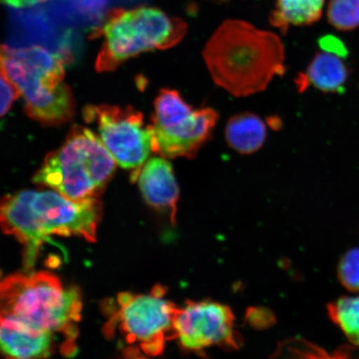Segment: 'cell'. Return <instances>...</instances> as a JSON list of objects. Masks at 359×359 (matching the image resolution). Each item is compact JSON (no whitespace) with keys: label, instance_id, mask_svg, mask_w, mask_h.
<instances>
[{"label":"cell","instance_id":"cell-1","mask_svg":"<svg viewBox=\"0 0 359 359\" xmlns=\"http://www.w3.org/2000/svg\"><path fill=\"white\" fill-rule=\"evenodd\" d=\"M214 83L235 97L264 91L285 73V48L279 36L249 22H222L202 52Z\"/></svg>","mask_w":359,"mask_h":359},{"label":"cell","instance_id":"cell-2","mask_svg":"<svg viewBox=\"0 0 359 359\" xmlns=\"http://www.w3.org/2000/svg\"><path fill=\"white\" fill-rule=\"evenodd\" d=\"M82 308L79 290L65 285L52 273H16L1 282L0 318L55 337L66 357L77 353L75 341Z\"/></svg>","mask_w":359,"mask_h":359},{"label":"cell","instance_id":"cell-3","mask_svg":"<svg viewBox=\"0 0 359 359\" xmlns=\"http://www.w3.org/2000/svg\"><path fill=\"white\" fill-rule=\"evenodd\" d=\"M102 205L97 198L74 201L56 191H24L4 196L0 221L6 234L25 245L27 264L52 236L97 239Z\"/></svg>","mask_w":359,"mask_h":359},{"label":"cell","instance_id":"cell-4","mask_svg":"<svg viewBox=\"0 0 359 359\" xmlns=\"http://www.w3.org/2000/svg\"><path fill=\"white\" fill-rule=\"evenodd\" d=\"M65 64L60 53L37 45L1 48V69L19 88L27 114L45 126L62 125L74 118V94L65 82Z\"/></svg>","mask_w":359,"mask_h":359},{"label":"cell","instance_id":"cell-5","mask_svg":"<svg viewBox=\"0 0 359 359\" xmlns=\"http://www.w3.org/2000/svg\"><path fill=\"white\" fill-rule=\"evenodd\" d=\"M116 163L101 139L76 125L64 144L46 156L34 182L51 187L71 200L97 198L114 175Z\"/></svg>","mask_w":359,"mask_h":359},{"label":"cell","instance_id":"cell-6","mask_svg":"<svg viewBox=\"0 0 359 359\" xmlns=\"http://www.w3.org/2000/svg\"><path fill=\"white\" fill-rule=\"evenodd\" d=\"M187 32L186 22L158 8L141 7L111 11L97 31L103 38L96 61L100 73L111 72L140 53L176 46Z\"/></svg>","mask_w":359,"mask_h":359},{"label":"cell","instance_id":"cell-7","mask_svg":"<svg viewBox=\"0 0 359 359\" xmlns=\"http://www.w3.org/2000/svg\"><path fill=\"white\" fill-rule=\"evenodd\" d=\"M164 295L161 287L149 294H118L105 333L109 337L119 334L125 356H158L168 341L176 339L174 322L178 307Z\"/></svg>","mask_w":359,"mask_h":359},{"label":"cell","instance_id":"cell-8","mask_svg":"<svg viewBox=\"0 0 359 359\" xmlns=\"http://www.w3.org/2000/svg\"><path fill=\"white\" fill-rule=\"evenodd\" d=\"M152 118L154 152L165 158H195L219 119L212 107L194 109L176 90H161Z\"/></svg>","mask_w":359,"mask_h":359},{"label":"cell","instance_id":"cell-9","mask_svg":"<svg viewBox=\"0 0 359 359\" xmlns=\"http://www.w3.org/2000/svg\"><path fill=\"white\" fill-rule=\"evenodd\" d=\"M85 121L95 123L103 144L116 163L133 170L132 180L137 181L139 172L154 151V132L146 126L140 111L133 107L109 104L85 107Z\"/></svg>","mask_w":359,"mask_h":359},{"label":"cell","instance_id":"cell-10","mask_svg":"<svg viewBox=\"0 0 359 359\" xmlns=\"http://www.w3.org/2000/svg\"><path fill=\"white\" fill-rule=\"evenodd\" d=\"M235 326L231 309L210 300L187 302L177 309L174 322L176 339L184 348L194 353L215 346L239 348L241 339Z\"/></svg>","mask_w":359,"mask_h":359},{"label":"cell","instance_id":"cell-11","mask_svg":"<svg viewBox=\"0 0 359 359\" xmlns=\"http://www.w3.org/2000/svg\"><path fill=\"white\" fill-rule=\"evenodd\" d=\"M148 204L176 219L180 190L172 164L165 157H154L140 169L137 178Z\"/></svg>","mask_w":359,"mask_h":359},{"label":"cell","instance_id":"cell-12","mask_svg":"<svg viewBox=\"0 0 359 359\" xmlns=\"http://www.w3.org/2000/svg\"><path fill=\"white\" fill-rule=\"evenodd\" d=\"M0 323V344L2 352L6 357L43 358L50 357L57 350L66 356L64 347L55 337L37 333L1 318Z\"/></svg>","mask_w":359,"mask_h":359},{"label":"cell","instance_id":"cell-13","mask_svg":"<svg viewBox=\"0 0 359 359\" xmlns=\"http://www.w3.org/2000/svg\"><path fill=\"white\" fill-rule=\"evenodd\" d=\"M348 74L342 58L326 52L318 53L306 71L295 78L294 83L299 93L311 86L325 93H339L344 91Z\"/></svg>","mask_w":359,"mask_h":359},{"label":"cell","instance_id":"cell-14","mask_svg":"<svg viewBox=\"0 0 359 359\" xmlns=\"http://www.w3.org/2000/svg\"><path fill=\"white\" fill-rule=\"evenodd\" d=\"M224 136L232 150L241 155L253 154L266 141L267 126L258 115L244 112L229 119Z\"/></svg>","mask_w":359,"mask_h":359},{"label":"cell","instance_id":"cell-15","mask_svg":"<svg viewBox=\"0 0 359 359\" xmlns=\"http://www.w3.org/2000/svg\"><path fill=\"white\" fill-rule=\"evenodd\" d=\"M325 0H276L269 22L282 34L290 26H308L320 20Z\"/></svg>","mask_w":359,"mask_h":359},{"label":"cell","instance_id":"cell-16","mask_svg":"<svg viewBox=\"0 0 359 359\" xmlns=\"http://www.w3.org/2000/svg\"><path fill=\"white\" fill-rule=\"evenodd\" d=\"M327 312L350 342L359 346V296L340 298L327 306Z\"/></svg>","mask_w":359,"mask_h":359},{"label":"cell","instance_id":"cell-17","mask_svg":"<svg viewBox=\"0 0 359 359\" xmlns=\"http://www.w3.org/2000/svg\"><path fill=\"white\" fill-rule=\"evenodd\" d=\"M327 18L336 29H355L359 27V0H330Z\"/></svg>","mask_w":359,"mask_h":359},{"label":"cell","instance_id":"cell-18","mask_svg":"<svg viewBox=\"0 0 359 359\" xmlns=\"http://www.w3.org/2000/svg\"><path fill=\"white\" fill-rule=\"evenodd\" d=\"M339 279L345 288L359 292V248L348 251L339 263Z\"/></svg>","mask_w":359,"mask_h":359},{"label":"cell","instance_id":"cell-19","mask_svg":"<svg viewBox=\"0 0 359 359\" xmlns=\"http://www.w3.org/2000/svg\"><path fill=\"white\" fill-rule=\"evenodd\" d=\"M22 96L19 88L1 69V116L11 110L13 103Z\"/></svg>","mask_w":359,"mask_h":359},{"label":"cell","instance_id":"cell-20","mask_svg":"<svg viewBox=\"0 0 359 359\" xmlns=\"http://www.w3.org/2000/svg\"><path fill=\"white\" fill-rule=\"evenodd\" d=\"M318 45L326 53H332L340 57L348 55V50L340 39L332 35H325L318 39Z\"/></svg>","mask_w":359,"mask_h":359},{"label":"cell","instance_id":"cell-21","mask_svg":"<svg viewBox=\"0 0 359 359\" xmlns=\"http://www.w3.org/2000/svg\"><path fill=\"white\" fill-rule=\"evenodd\" d=\"M80 10L84 11H100L104 6L107 0H75Z\"/></svg>","mask_w":359,"mask_h":359},{"label":"cell","instance_id":"cell-22","mask_svg":"<svg viewBox=\"0 0 359 359\" xmlns=\"http://www.w3.org/2000/svg\"><path fill=\"white\" fill-rule=\"evenodd\" d=\"M3 1L13 8H25L36 6L48 0H3Z\"/></svg>","mask_w":359,"mask_h":359}]
</instances>
